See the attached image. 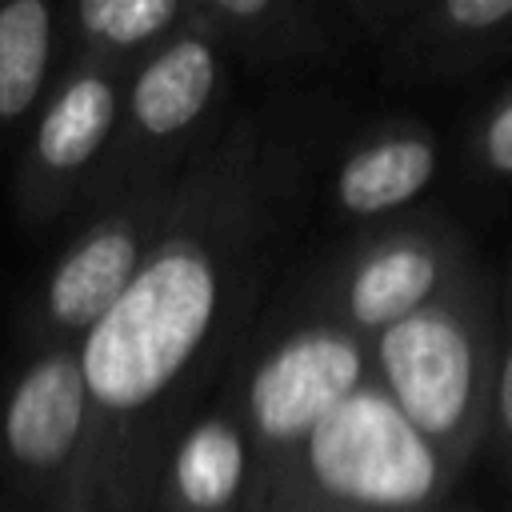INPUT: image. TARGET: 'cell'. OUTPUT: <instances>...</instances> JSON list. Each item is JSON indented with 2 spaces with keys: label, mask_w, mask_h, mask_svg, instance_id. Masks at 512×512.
<instances>
[{
  "label": "cell",
  "mask_w": 512,
  "mask_h": 512,
  "mask_svg": "<svg viewBox=\"0 0 512 512\" xmlns=\"http://www.w3.org/2000/svg\"><path fill=\"white\" fill-rule=\"evenodd\" d=\"M272 168L232 132L176 180L160 240L80 336L88 456L80 512H144L160 452L236 328L272 232Z\"/></svg>",
  "instance_id": "6da1fadb"
},
{
  "label": "cell",
  "mask_w": 512,
  "mask_h": 512,
  "mask_svg": "<svg viewBox=\"0 0 512 512\" xmlns=\"http://www.w3.org/2000/svg\"><path fill=\"white\" fill-rule=\"evenodd\" d=\"M456 468L368 380L332 408L244 512H436Z\"/></svg>",
  "instance_id": "7a4b0ae2"
},
{
  "label": "cell",
  "mask_w": 512,
  "mask_h": 512,
  "mask_svg": "<svg viewBox=\"0 0 512 512\" xmlns=\"http://www.w3.org/2000/svg\"><path fill=\"white\" fill-rule=\"evenodd\" d=\"M372 384L392 408L460 468L488 436L496 324L488 292L464 268L436 300L368 344Z\"/></svg>",
  "instance_id": "3957f363"
},
{
  "label": "cell",
  "mask_w": 512,
  "mask_h": 512,
  "mask_svg": "<svg viewBox=\"0 0 512 512\" xmlns=\"http://www.w3.org/2000/svg\"><path fill=\"white\" fill-rule=\"evenodd\" d=\"M368 380V340L332 316L280 332L240 380L236 420L252 456L248 496L276 480L280 468L316 432V424Z\"/></svg>",
  "instance_id": "277c9868"
},
{
  "label": "cell",
  "mask_w": 512,
  "mask_h": 512,
  "mask_svg": "<svg viewBox=\"0 0 512 512\" xmlns=\"http://www.w3.org/2000/svg\"><path fill=\"white\" fill-rule=\"evenodd\" d=\"M88 396L76 344L28 348L0 400V512H80Z\"/></svg>",
  "instance_id": "5b68a950"
},
{
  "label": "cell",
  "mask_w": 512,
  "mask_h": 512,
  "mask_svg": "<svg viewBox=\"0 0 512 512\" xmlns=\"http://www.w3.org/2000/svg\"><path fill=\"white\" fill-rule=\"evenodd\" d=\"M220 84L224 48L184 16L168 40L128 68L112 156L92 204L176 180L180 172H172V164H180L176 156L204 128Z\"/></svg>",
  "instance_id": "8992f818"
},
{
  "label": "cell",
  "mask_w": 512,
  "mask_h": 512,
  "mask_svg": "<svg viewBox=\"0 0 512 512\" xmlns=\"http://www.w3.org/2000/svg\"><path fill=\"white\" fill-rule=\"evenodd\" d=\"M180 180V176H176ZM176 180L112 196L56 252L20 312V348L80 344V336L120 300L164 232Z\"/></svg>",
  "instance_id": "52a82bcc"
},
{
  "label": "cell",
  "mask_w": 512,
  "mask_h": 512,
  "mask_svg": "<svg viewBox=\"0 0 512 512\" xmlns=\"http://www.w3.org/2000/svg\"><path fill=\"white\" fill-rule=\"evenodd\" d=\"M124 80V64L64 56L48 100L20 140L16 212L28 228L56 224L72 208L92 204L112 156Z\"/></svg>",
  "instance_id": "ba28073f"
},
{
  "label": "cell",
  "mask_w": 512,
  "mask_h": 512,
  "mask_svg": "<svg viewBox=\"0 0 512 512\" xmlns=\"http://www.w3.org/2000/svg\"><path fill=\"white\" fill-rule=\"evenodd\" d=\"M464 272V256L444 228H400L356 248L328 284V316L376 340L396 320L436 300Z\"/></svg>",
  "instance_id": "9c48e42d"
},
{
  "label": "cell",
  "mask_w": 512,
  "mask_h": 512,
  "mask_svg": "<svg viewBox=\"0 0 512 512\" xmlns=\"http://www.w3.org/2000/svg\"><path fill=\"white\" fill-rule=\"evenodd\" d=\"M252 456L232 408L188 416L152 472L144 512H244Z\"/></svg>",
  "instance_id": "30bf717a"
},
{
  "label": "cell",
  "mask_w": 512,
  "mask_h": 512,
  "mask_svg": "<svg viewBox=\"0 0 512 512\" xmlns=\"http://www.w3.org/2000/svg\"><path fill=\"white\" fill-rule=\"evenodd\" d=\"M64 64L60 4H0V140H24Z\"/></svg>",
  "instance_id": "8fae6325"
},
{
  "label": "cell",
  "mask_w": 512,
  "mask_h": 512,
  "mask_svg": "<svg viewBox=\"0 0 512 512\" xmlns=\"http://www.w3.org/2000/svg\"><path fill=\"white\" fill-rule=\"evenodd\" d=\"M432 176L436 144L428 132H384L340 160L332 192L352 216H384L416 200Z\"/></svg>",
  "instance_id": "7c38bea8"
},
{
  "label": "cell",
  "mask_w": 512,
  "mask_h": 512,
  "mask_svg": "<svg viewBox=\"0 0 512 512\" xmlns=\"http://www.w3.org/2000/svg\"><path fill=\"white\" fill-rule=\"evenodd\" d=\"M188 16V0H72L60 4L64 56L132 68Z\"/></svg>",
  "instance_id": "4fadbf2b"
},
{
  "label": "cell",
  "mask_w": 512,
  "mask_h": 512,
  "mask_svg": "<svg viewBox=\"0 0 512 512\" xmlns=\"http://www.w3.org/2000/svg\"><path fill=\"white\" fill-rule=\"evenodd\" d=\"M428 20L444 36L476 40V36H488L512 24V0H444L432 8Z\"/></svg>",
  "instance_id": "5bb4252c"
},
{
  "label": "cell",
  "mask_w": 512,
  "mask_h": 512,
  "mask_svg": "<svg viewBox=\"0 0 512 512\" xmlns=\"http://www.w3.org/2000/svg\"><path fill=\"white\" fill-rule=\"evenodd\" d=\"M488 428L496 440L500 460L512 468V328L504 340H496V368H492V408Z\"/></svg>",
  "instance_id": "9a60e30c"
},
{
  "label": "cell",
  "mask_w": 512,
  "mask_h": 512,
  "mask_svg": "<svg viewBox=\"0 0 512 512\" xmlns=\"http://www.w3.org/2000/svg\"><path fill=\"white\" fill-rule=\"evenodd\" d=\"M476 156L484 168L512 176V92L488 112V120L476 132Z\"/></svg>",
  "instance_id": "2e32d148"
}]
</instances>
